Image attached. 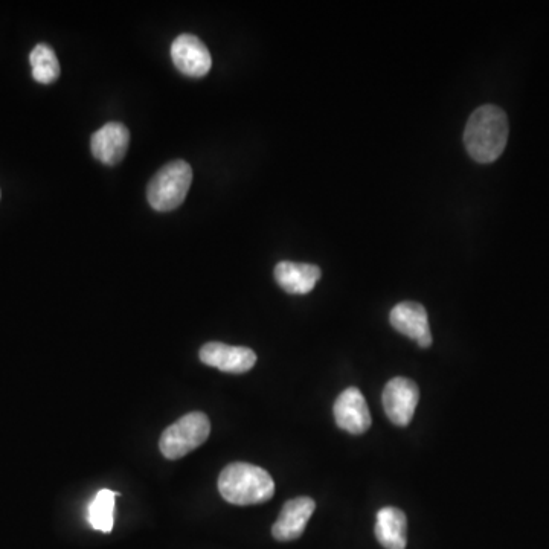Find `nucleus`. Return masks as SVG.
Segmentation results:
<instances>
[{"mask_svg": "<svg viewBox=\"0 0 549 549\" xmlns=\"http://www.w3.org/2000/svg\"><path fill=\"white\" fill-rule=\"evenodd\" d=\"M116 496H118V493L104 488V490L97 493L94 501L90 502L87 516H89V524L95 530L101 531V533H110L112 531Z\"/></svg>", "mask_w": 549, "mask_h": 549, "instance_id": "obj_15", "label": "nucleus"}, {"mask_svg": "<svg viewBox=\"0 0 549 549\" xmlns=\"http://www.w3.org/2000/svg\"><path fill=\"white\" fill-rule=\"evenodd\" d=\"M315 508V501L307 496L286 502L277 522L273 524V537L280 542H290L301 537Z\"/></svg>", "mask_w": 549, "mask_h": 549, "instance_id": "obj_11", "label": "nucleus"}, {"mask_svg": "<svg viewBox=\"0 0 549 549\" xmlns=\"http://www.w3.org/2000/svg\"><path fill=\"white\" fill-rule=\"evenodd\" d=\"M199 357L205 365L229 374L248 373L257 363V354L251 348L231 347L220 342L203 345Z\"/></svg>", "mask_w": 549, "mask_h": 549, "instance_id": "obj_7", "label": "nucleus"}, {"mask_svg": "<svg viewBox=\"0 0 549 549\" xmlns=\"http://www.w3.org/2000/svg\"><path fill=\"white\" fill-rule=\"evenodd\" d=\"M129 144V129L121 122H109L92 135L90 148L95 159L112 167L126 158Z\"/></svg>", "mask_w": 549, "mask_h": 549, "instance_id": "obj_10", "label": "nucleus"}, {"mask_svg": "<svg viewBox=\"0 0 549 549\" xmlns=\"http://www.w3.org/2000/svg\"><path fill=\"white\" fill-rule=\"evenodd\" d=\"M334 420L351 435L365 434L371 427V414L365 397L356 386L345 389L334 403Z\"/></svg>", "mask_w": 549, "mask_h": 549, "instance_id": "obj_9", "label": "nucleus"}, {"mask_svg": "<svg viewBox=\"0 0 549 549\" xmlns=\"http://www.w3.org/2000/svg\"><path fill=\"white\" fill-rule=\"evenodd\" d=\"M193 183V170L185 161H173L155 174L148 183L147 197L151 208L173 211L182 205Z\"/></svg>", "mask_w": 549, "mask_h": 549, "instance_id": "obj_3", "label": "nucleus"}, {"mask_svg": "<svg viewBox=\"0 0 549 549\" xmlns=\"http://www.w3.org/2000/svg\"><path fill=\"white\" fill-rule=\"evenodd\" d=\"M211 423L203 412H190L165 429L159 449L167 460H179L208 440Z\"/></svg>", "mask_w": 549, "mask_h": 549, "instance_id": "obj_4", "label": "nucleus"}, {"mask_svg": "<svg viewBox=\"0 0 549 549\" xmlns=\"http://www.w3.org/2000/svg\"><path fill=\"white\" fill-rule=\"evenodd\" d=\"M420 391L417 383L406 377H395L383 389V408L395 426H408L417 409Z\"/></svg>", "mask_w": 549, "mask_h": 549, "instance_id": "obj_5", "label": "nucleus"}, {"mask_svg": "<svg viewBox=\"0 0 549 549\" xmlns=\"http://www.w3.org/2000/svg\"><path fill=\"white\" fill-rule=\"evenodd\" d=\"M29 61H31L33 77L37 83L51 84L60 77V63L51 46L45 43L37 45L29 55Z\"/></svg>", "mask_w": 549, "mask_h": 549, "instance_id": "obj_14", "label": "nucleus"}, {"mask_svg": "<svg viewBox=\"0 0 549 549\" xmlns=\"http://www.w3.org/2000/svg\"><path fill=\"white\" fill-rule=\"evenodd\" d=\"M508 118L501 107L485 104L467 121L464 144L472 159L479 164H492L501 158L507 147Z\"/></svg>", "mask_w": 549, "mask_h": 549, "instance_id": "obj_1", "label": "nucleus"}, {"mask_svg": "<svg viewBox=\"0 0 549 549\" xmlns=\"http://www.w3.org/2000/svg\"><path fill=\"white\" fill-rule=\"evenodd\" d=\"M389 322L399 333L417 342L418 347H431L432 334L429 318H427L426 309L418 302L405 301L395 305L389 313Z\"/></svg>", "mask_w": 549, "mask_h": 549, "instance_id": "obj_8", "label": "nucleus"}, {"mask_svg": "<svg viewBox=\"0 0 549 549\" xmlns=\"http://www.w3.org/2000/svg\"><path fill=\"white\" fill-rule=\"evenodd\" d=\"M275 280L290 295H305L315 289L321 280V269L315 264L281 261L275 267Z\"/></svg>", "mask_w": 549, "mask_h": 549, "instance_id": "obj_12", "label": "nucleus"}, {"mask_svg": "<svg viewBox=\"0 0 549 549\" xmlns=\"http://www.w3.org/2000/svg\"><path fill=\"white\" fill-rule=\"evenodd\" d=\"M171 58L177 71L190 78H202L211 71V54L205 43L193 34H182L174 40Z\"/></svg>", "mask_w": 549, "mask_h": 549, "instance_id": "obj_6", "label": "nucleus"}, {"mask_svg": "<svg viewBox=\"0 0 549 549\" xmlns=\"http://www.w3.org/2000/svg\"><path fill=\"white\" fill-rule=\"evenodd\" d=\"M406 514L395 507H385L377 513L376 537L386 549H406Z\"/></svg>", "mask_w": 549, "mask_h": 549, "instance_id": "obj_13", "label": "nucleus"}, {"mask_svg": "<svg viewBox=\"0 0 549 549\" xmlns=\"http://www.w3.org/2000/svg\"><path fill=\"white\" fill-rule=\"evenodd\" d=\"M219 492L229 504L241 507L263 504L275 495V482L261 467L232 463L220 473Z\"/></svg>", "mask_w": 549, "mask_h": 549, "instance_id": "obj_2", "label": "nucleus"}]
</instances>
